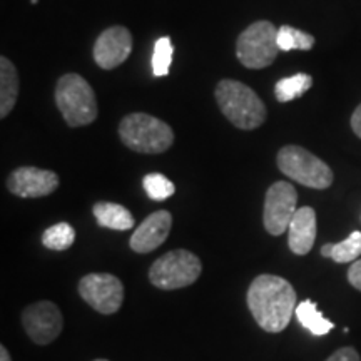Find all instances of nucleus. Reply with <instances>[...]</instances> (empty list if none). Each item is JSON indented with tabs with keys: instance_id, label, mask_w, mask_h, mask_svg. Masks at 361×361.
Returning <instances> with one entry per match:
<instances>
[{
	"instance_id": "nucleus-1",
	"label": "nucleus",
	"mask_w": 361,
	"mask_h": 361,
	"mask_svg": "<svg viewBox=\"0 0 361 361\" xmlns=\"http://www.w3.org/2000/svg\"><path fill=\"white\" fill-rule=\"evenodd\" d=\"M246 301L255 322L268 333L283 331L290 324L298 306L295 288L274 274L255 278L247 290Z\"/></svg>"
},
{
	"instance_id": "nucleus-2",
	"label": "nucleus",
	"mask_w": 361,
	"mask_h": 361,
	"mask_svg": "<svg viewBox=\"0 0 361 361\" xmlns=\"http://www.w3.org/2000/svg\"><path fill=\"white\" fill-rule=\"evenodd\" d=\"M216 102L229 123L238 129L252 130L264 124L266 107L258 94L239 80L224 79L216 87Z\"/></svg>"
},
{
	"instance_id": "nucleus-3",
	"label": "nucleus",
	"mask_w": 361,
	"mask_h": 361,
	"mask_svg": "<svg viewBox=\"0 0 361 361\" xmlns=\"http://www.w3.org/2000/svg\"><path fill=\"white\" fill-rule=\"evenodd\" d=\"M119 135L124 146L141 154H161L174 142L169 124L142 112L126 116L119 124Z\"/></svg>"
},
{
	"instance_id": "nucleus-4",
	"label": "nucleus",
	"mask_w": 361,
	"mask_h": 361,
	"mask_svg": "<svg viewBox=\"0 0 361 361\" xmlns=\"http://www.w3.org/2000/svg\"><path fill=\"white\" fill-rule=\"evenodd\" d=\"M56 104L71 128L92 124L97 119V99L94 89L79 74H66L56 87Z\"/></svg>"
},
{
	"instance_id": "nucleus-5",
	"label": "nucleus",
	"mask_w": 361,
	"mask_h": 361,
	"mask_svg": "<svg viewBox=\"0 0 361 361\" xmlns=\"http://www.w3.org/2000/svg\"><path fill=\"white\" fill-rule=\"evenodd\" d=\"M201 271V259L196 255L186 250H176L154 261L149 269V279L159 290H179L196 283Z\"/></svg>"
},
{
	"instance_id": "nucleus-6",
	"label": "nucleus",
	"mask_w": 361,
	"mask_h": 361,
	"mask_svg": "<svg viewBox=\"0 0 361 361\" xmlns=\"http://www.w3.org/2000/svg\"><path fill=\"white\" fill-rule=\"evenodd\" d=\"M278 168L306 188L326 189L333 184V171L326 162L300 146H284L278 152Z\"/></svg>"
},
{
	"instance_id": "nucleus-7",
	"label": "nucleus",
	"mask_w": 361,
	"mask_h": 361,
	"mask_svg": "<svg viewBox=\"0 0 361 361\" xmlns=\"http://www.w3.org/2000/svg\"><path fill=\"white\" fill-rule=\"evenodd\" d=\"M278 30L268 20H258L243 30L236 42V56L247 69H264L278 57Z\"/></svg>"
},
{
	"instance_id": "nucleus-8",
	"label": "nucleus",
	"mask_w": 361,
	"mask_h": 361,
	"mask_svg": "<svg viewBox=\"0 0 361 361\" xmlns=\"http://www.w3.org/2000/svg\"><path fill=\"white\" fill-rule=\"evenodd\" d=\"M79 295L99 313L112 314L123 306L124 286L114 274L90 273L79 281Z\"/></svg>"
},
{
	"instance_id": "nucleus-9",
	"label": "nucleus",
	"mask_w": 361,
	"mask_h": 361,
	"mask_svg": "<svg viewBox=\"0 0 361 361\" xmlns=\"http://www.w3.org/2000/svg\"><path fill=\"white\" fill-rule=\"evenodd\" d=\"M298 192L286 180H278L268 189L264 200V228L273 236H279L290 228L296 213Z\"/></svg>"
},
{
	"instance_id": "nucleus-10",
	"label": "nucleus",
	"mask_w": 361,
	"mask_h": 361,
	"mask_svg": "<svg viewBox=\"0 0 361 361\" xmlns=\"http://www.w3.org/2000/svg\"><path fill=\"white\" fill-rule=\"evenodd\" d=\"M22 324H24L27 335L37 345H49L61 335L62 313L52 301H39L27 306L22 313Z\"/></svg>"
},
{
	"instance_id": "nucleus-11",
	"label": "nucleus",
	"mask_w": 361,
	"mask_h": 361,
	"mask_svg": "<svg viewBox=\"0 0 361 361\" xmlns=\"http://www.w3.org/2000/svg\"><path fill=\"white\" fill-rule=\"evenodd\" d=\"M133 52V35L126 27L114 25L106 29L94 44V61L101 69L111 71L124 64Z\"/></svg>"
},
{
	"instance_id": "nucleus-12",
	"label": "nucleus",
	"mask_w": 361,
	"mask_h": 361,
	"mask_svg": "<svg viewBox=\"0 0 361 361\" xmlns=\"http://www.w3.org/2000/svg\"><path fill=\"white\" fill-rule=\"evenodd\" d=\"M7 188L19 197H44L59 188V178L54 171L24 166L8 176Z\"/></svg>"
},
{
	"instance_id": "nucleus-13",
	"label": "nucleus",
	"mask_w": 361,
	"mask_h": 361,
	"mask_svg": "<svg viewBox=\"0 0 361 361\" xmlns=\"http://www.w3.org/2000/svg\"><path fill=\"white\" fill-rule=\"evenodd\" d=\"M171 226H173V216L169 211H156L149 214L130 236V250L139 255L154 251L168 239Z\"/></svg>"
},
{
	"instance_id": "nucleus-14",
	"label": "nucleus",
	"mask_w": 361,
	"mask_h": 361,
	"mask_svg": "<svg viewBox=\"0 0 361 361\" xmlns=\"http://www.w3.org/2000/svg\"><path fill=\"white\" fill-rule=\"evenodd\" d=\"M316 239V213L313 207H300L288 228V245L295 255L305 256L313 250Z\"/></svg>"
},
{
	"instance_id": "nucleus-15",
	"label": "nucleus",
	"mask_w": 361,
	"mask_h": 361,
	"mask_svg": "<svg viewBox=\"0 0 361 361\" xmlns=\"http://www.w3.org/2000/svg\"><path fill=\"white\" fill-rule=\"evenodd\" d=\"M19 97V75L7 57H0V117L6 119Z\"/></svg>"
},
{
	"instance_id": "nucleus-16",
	"label": "nucleus",
	"mask_w": 361,
	"mask_h": 361,
	"mask_svg": "<svg viewBox=\"0 0 361 361\" xmlns=\"http://www.w3.org/2000/svg\"><path fill=\"white\" fill-rule=\"evenodd\" d=\"M92 213L96 216L99 226L116 231H126L134 226V216L130 214L128 207L116 204V202H97L92 207Z\"/></svg>"
},
{
	"instance_id": "nucleus-17",
	"label": "nucleus",
	"mask_w": 361,
	"mask_h": 361,
	"mask_svg": "<svg viewBox=\"0 0 361 361\" xmlns=\"http://www.w3.org/2000/svg\"><path fill=\"white\" fill-rule=\"evenodd\" d=\"M295 313L301 326L308 329L311 335L314 336L328 335V333L335 328V324L324 318L322 311L318 310V306H316V303H313L311 300L301 301V303L296 306Z\"/></svg>"
},
{
	"instance_id": "nucleus-18",
	"label": "nucleus",
	"mask_w": 361,
	"mask_h": 361,
	"mask_svg": "<svg viewBox=\"0 0 361 361\" xmlns=\"http://www.w3.org/2000/svg\"><path fill=\"white\" fill-rule=\"evenodd\" d=\"M322 255L324 258H331L336 263L356 261L361 255V233H351L345 241L336 243V245H324L322 247Z\"/></svg>"
},
{
	"instance_id": "nucleus-19",
	"label": "nucleus",
	"mask_w": 361,
	"mask_h": 361,
	"mask_svg": "<svg viewBox=\"0 0 361 361\" xmlns=\"http://www.w3.org/2000/svg\"><path fill=\"white\" fill-rule=\"evenodd\" d=\"M313 85V79L308 74H295L278 80L274 85V96L279 102H290L301 97Z\"/></svg>"
},
{
	"instance_id": "nucleus-20",
	"label": "nucleus",
	"mask_w": 361,
	"mask_h": 361,
	"mask_svg": "<svg viewBox=\"0 0 361 361\" xmlns=\"http://www.w3.org/2000/svg\"><path fill=\"white\" fill-rule=\"evenodd\" d=\"M278 47L279 51H310L314 45V37L303 30H298L291 25H283L278 29Z\"/></svg>"
},
{
	"instance_id": "nucleus-21",
	"label": "nucleus",
	"mask_w": 361,
	"mask_h": 361,
	"mask_svg": "<svg viewBox=\"0 0 361 361\" xmlns=\"http://www.w3.org/2000/svg\"><path fill=\"white\" fill-rule=\"evenodd\" d=\"M75 231L69 223H59L47 228L42 234V243L47 250L66 251L74 245Z\"/></svg>"
},
{
	"instance_id": "nucleus-22",
	"label": "nucleus",
	"mask_w": 361,
	"mask_h": 361,
	"mask_svg": "<svg viewBox=\"0 0 361 361\" xmlns=\"http://www.w3.org/2000/svg\"><path fill=\"white\" fill-rule=\"evenodd\" d=\"M142 186L147 196L154 201H164L176 192V186L173 184V180H169L166 176H162L159 173H151L144 176Z\"/></svg>"
},
{
	"instance_id": "nucleus-23",
	"label": "nucleus",
	"mask_w": 361,
	"mask_h": 361,
	"mask_svg": "<svg viewBox=\"0 0 361 361\" xmlns=\"http://www.w3.org/2000/svg\"><path fill=\"white\" fill-rule=\"evenodd\" d=\"M174 47L169 37L157 39L154 45V54H152V72L156 78H164L169 74L171 62H173Z\"/></svg>"
},
{
	"instance_id": "nucleus-24",
	"label": "nucleus",
	"mask_w": 361,
	"mask_h": 361,
	"mask_svg": "<svg viewBox=\"0 0 361 361\" xmlns=\"http://www.w3.org/2000/svg\"><path fill=\"white\" fill-rule=\"evenodd\" d=\"M326 361H361L358 351L351 346H346V348H341L333 353Z\"/></svg>"
},
{
	"instance_id": "nucleus-25",
	"label": "nucleus",
	"mask_w": 361,
	"mask_h": 361,
	"mask_svg": "<svg viewBox=\"0 0 361 361\" xmlns=\"http://www.w3.org/2000/svg\"><path fill=\"white\" fill-rule=\"evenodd\" d=\"M348 281L351 286L361 291V259H356L351 264V268L348 269Z\"/></svg>"
},
{
	"instance_id": "nucleus-26",
	"label": "nucleus",
	"mask_w": 361,
	"mask_h": 361,
	"mask_svg": "<svg viewBox=\"0 0 361 361\" xmlns=\"http://www.w3.org/2000/svg\"><path fill=\"white\" fill-rule=\"evenodd\" d=\"M351 129H353L355 134L361 139V104L356 107L353 116H351Z\"/></svg>"
},
{
	"instance_id": "nucleus-27",
	"label": "nucleus",
	"mask_w": 361,
	"mask_h": 361,
	"mask_svg": "<svg viewBox=\"0 0 361 361\" xmlns=\"http://www.w3.org/2000/svg\"><path fill=\"white\" fill-rule=\"evenodd\" d=\"M0 361H12L11 355H8L6 346H0Z\"/></svg>"
},
{
	"instance_id": "nucleus-28",
	"label": "nucleus",
	"mask_w": 361,
	"mask_h": 361,
	"mask_svg": "<svg viewBox=\"0 0 361 361\" xmlns=\"http://www.w3.org/2000/svg\"><path fill=\"white\" fill-rule=\"evenodd\" d=\"M30 2H32V4H37V2H39V0H30Z\"/></svg>"
},
{
	"instance_id": "nucleus-29",
	"label": "nucleus",
	"mask_w": 361,
	"mask_h": 361,
	"mask_svg": "<svg viewBox=\"0 0 361 361\" xmlns=\"http://www.w3.org/2000/svg\"><path fill=\"white\" fill-rule=\"evenodd\" d=\"M94 361H109V360H94Z\"/></svg>"
}]
</instances>
